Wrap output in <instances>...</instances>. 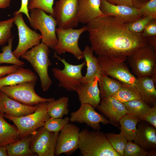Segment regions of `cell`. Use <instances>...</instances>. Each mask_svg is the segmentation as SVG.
<instances>
[{"instance_id":"6da1fadb","label":"cell","mask_w":156,"mask_h":156,"mask_svg":"<svg viewBox=\"0 0 156 156\" xmlns=\"http://www.w3.org/2000/svg\"><path fill=\"white\" fill-rule=\"evenodd\" d=\"M116 17L103 15L87 23L91 49L98 56L126 61L146 42L142 33L133 32Z\"/></svg>"},{"instance_id":"7a4b0ae2","label":"cell","mask_w":156,"mask_h":156,"mask_svg":"<svg viewBox=\"0 0 156 156\" xmlns=\"http://www.w3.org/2000/svg\"><path fill=\"white\" fill-rule=\"evenodd\" d=\"M83 156H121L113 148L105 134L100 130L80 131L79 148Z\"/></svg>"},{"instance_id":"3957f363","label":"cell","mask_w":156,"mask_h":156,"mask_svg":"<svg viewBox=\"0 0 156 156\" xmlns=\"http://www.w3.org/2000/svg\"><path fill=\"white\" fill-rule=\"evenodd\" d=\"M127 60L136 77L149 76L156 81V49L148 42L128 56Z\"/></svg>"},{"instance_id":"277c9868","label":"cell","mask_w":156,"mask_h":156,"mask_svg":"<svg viewBox=\"0 0 156 156\" xmlns=\"http://www.w3.org/2000/svg\"><path fill=\"white\" fill-rule=\"evenodd\" d=\"M49 47L41 42L24 53L21 58L29 62L39 76L42 90L48 91L52 83L48 73V68L52 65L49 58Z\"/></svg>"},{"instance_id":"5b68a950","label":"cell","mask_w":156,"mask_h":156,"mask_svg":"<svg viewBox=\"0 0 156 156\" xmlns=\"http://www.w3.org/2000/svg\"><path fill=\"white\" fill-rule=\"evenodd\" d=\"M30 10L29 21L31 26L40 31L42 37L41 42L54 49L57 41L56 19L52 15L47 14L41 9L35 8Z\"/></svg>"},{"instance_id":"8992f818","label":"cell","mask_w":156,"mask_h":156,"mask_svg":"<svg viewBox=\"0 0 156 156\" xmlns=\"http://www.w3.org/2000/svg\"><path fill=\"white\" fill-rule=\"evenodd\" d=\"M47 103H40L34 112L25 116L15 117L5 113L3 116L14 123L22 138L31 135L37 129L44 126L45 121L50 118L47 112Z\"/></svg>"},{"instance_id":"52a82bcc","label":"cell","mask_w":156,"mask_h":156,"mask_svg":"<svg viewBox=\"0 0 156 156\" xmlns=\"http://www.w3.org/2000/svg\"><path fill=\"white\" fill-rule=\"evenodd\" d=\"M36 82L30 81L14 86H4L0 87V91L12 99L28 106H34L55 99L53 98H44L38 95L35 91Z\"/></svg>"},{"instance_id":"ba28073f","label":"cell","mask_w":156,"mask_h":156,"mask_svg":"<svg viewBox=\"0 0 156 156\" xmlns=\"http://www.w3.org/2000/svg\"><path fill=\"white\" fill-rule=\"evenodd\" d=\"M87 30L86 25L77 29L57 27L56 34L57 41L54 49L55 52L60 55L67 52L73 55L78 60L83 59V52L79 47L78 40L81 34Z\"/></svg>"},{"instance_id":"9c48e42d","label":"cell","mask_w":156,"mask_h":156,"mask_svg":"<svg viewBox=\"0 0 156 156\" xmlns=\"http://www.w3.org/2000/svg\"><path fill=\"white\" fill-rule=\"evenodd\" d=\"M53 57L60 61L64 66L62 70L56 67L52 69L54 77L58 81L59 86L68 91H75L83 76L81 71L86 65L85 61L79 64H72L67 62L64 57L61 58L55 51Z\"/></svg>"},{"instance_id":"30bf717a","label":"cell","mask_w":156,"mask_h":156,"mask_svg":"<svg viewBox=\"0 0 156 156\" xmlns=\"http://www.w3.org/2000/svg\"><path fill=\"white\" fill-rule=\"evenodd\" d=\"M23 14L16 11L13 14L14 24L18 29L19 40L18 45L12 53L18 59L26 51L39 44L42 38L41 34L32 30L27 25Z\"/></svg>"},{"instance_id":"8fae6325","label":"cell","mask_w":156,"mask_h":156,"mask_svg":"<svg viewBox=\"0 0 156 156\" xmlns=\"http://www.w3.org/2000/svg\"><path fill=\"white\" fill-rule=\"evenodd\" d=\"M102 73L122 83L134 85L136 77L129 69L125 61L98 56Z\"/></svg>"},{"instance_id":"7c38bea8","label":"cell","mask_w":156,"mask_h":156,"mask_svg":"<svg viewBox=\"0 0 156 156\" xmlns=\"http://www.w3.org/2000/svg\"><path fill=\"white\" fill-rule=\"evenodd\" d=\"M78 0H58L53 8V16L58 28H73L79 22L77 16Z\"/></svg>"},{"instance_id":"4fadbf2b","label":"cell","mask_w":156,"mask_h":156,"mask_svg":"<svg viewBox=\"0 0 156 156\" xmlns=\"http://www.w3.org/2000/svg\"><path fill=\"white\" fill-rule=\"evenodd\" d=\"M59 133L49 131L43 126L39 128L30 135V148L39 156H54Z\"/></svg>"},{"instance_id":"5bb4252c","label":"cell","mask_w":156,"mask_h":156,"mask_svg":"<svg viewBox=\"0 0 156 156\" xmlns=\"http://www.w3.org/2000/svg\"><path fill=\"white\" fill-rule=\"evenodd\" d=\"M79 127L74 124L68 123L59 133L56 141L55 155L59 156L64 153L71 155L79 148Z\"/></svg>"},{"instance_id":"9a60e30c","label":"cell","mask_w":156,"mask_h":156,"mask_svg":"<svg viewBox=\"0 0 156 156\" xmlns=\"http://www.w3.org/2000/svg\"><path fill=\"white\" fill-rule=\"evenodd\" d=\"M70 121L79 123H85L93 129L99 130L101 129L100 123L104 125L110 124L118 127V125L110 122L103 115L96 112L90 104H81L79 109L71 113Z\"/></svg>"},{"instance_id":"2e32d148","label":"cell","mask_w":156,"mask_h":156,"mask_svg":"<svg viewBox=\"0 0 156 156\" xmlns=\"http://www.w3.org/2000/svg\"><path fill=\"white\" fill-rule=\"evenodd\" d=\"M100 9L104 15L119 18L126 23L133 22L143 16L139 8L111 3L101 0Z\"/></svg>"},{"instance_id":"e0dca14e","label":"cell","mask_w":156,"mask_h":156,"mask_svg":"<svg viewBox=\"0 0 156 156\" xmlns=\"http://www.w3.org/2000/svg\"><path fill=\"white\" fill-rule=\"evenodd\" d=\"M99 78L97 77L92 81L81 82L75 88L81 104H90L96 108L101 101L98 85Z\"/></svg>"},{"instance_id":"ac0fdd59","label":"cell","mask_w":156,"mask_h":156,"mask_svg":"<svg viewBox=\"0 0 156 156\" xmlns=\"http://www.w3.org/2000/svg\"><path fill=\"white\" fill-rule=\"evenodd\" d=\"M96 108L115 124L125 115L129 114L123 103L113 96L101 99Z\"/></svg>"},{"instance_id":"d6986e66","label":"cell","mask_w":156,"mask_h":156,"mask_svg":"<svg viewBox=\"0 0 156 156\" xmlns=\"http://www.w3.org/2000/svg\"><path fill=\"white\" fill-rule=\"evenodd\" d=\"M38 104L33 106L21 104L7 96L0 91V112L7 113L15 117L25 116L34 112Z\"/></svg>"},{"instance_id":"ffe728a7","label":"cell","mask_w":156,"mask_h":156,"mask_svg":"<svg viewBox=\"0 0 156 156\" xmlns=\"http://www.w3.org/2000/svg\"><path fill=\"white\" fill-rule=\"evenodd\" d=\"M134 143L145 150L155 152L156 148V130L153 126L143 123L138 126Z\"/></svg>"},{"instance_id":"44dd1931","label":"cell","mask_w":156,"mask_h":156,"mask_svg":"<svg viewBox=\"0 0 156 156\" xmlns=\"http://www.w3.org/2000/svg\"><path fill=\"white\" fill-rule=\"evenodd\" d=\"M101 0H78L77 16L79 22L87 24L104 15L100 9Z\"/></svg>"},{"instance_id":"7402d4cb","label":"cell","mask_w":156,"mask_h":156,"mask_svg":"<svg viewBox=\"0 0 156 156\" xmlns=\"http://www.w3.org/2000/svg\"><path fill=\"white\" fill-rule=\"evenodd\" d=\"M156 82L150 77L137 78L134 84L140 93L142 100L153 107L156 104Z\"/></svg>"},{"instance_id":"603a6c76","label":"cell","mask_w":156,"mask_h":156,"mask_svg":"<svg viewBox=\"0 0 156 156\" xmlns=\"http://www.w3.org/2000/svg\"><path fill=\"white\" fill-rule=\"evenodd\" d=\"M38 76L30 69L20 66L15 72L0 79V87L12 86L23 82L38 80Z\"/></svg>"},{"instance_id":"cb8c5ba5","label":"cell","mask_w":156,"mask_h":156,"mask_svg":"<svg viewBox=\"0 0 156 156\" xmlns=\"http://www.w3.org/2000/svg\"><path fill=\"white\" fill-rule=\"evenodd\" d=\"M83 52L87 70L86 75L81 79L80 82L91 81L97 77L99 78L102 73L98 59L94 55L93 50L90 47L86 46Z\"/></svg>"},{"instance_id":"d4e9b609","label":"cell","mask_w":156,"mask_h":156,"mask_svg":"<svg viewBox=\"0 0 156 156\" xmlns=\"http://www.w3.org/2000/svg\"><path fill=\"white\" fill-rule=\"evenodd\" d=\"M3 115L0 112V146H6L18 141L21 138L18 129L7 122Z\"/></svg>"},{"instance_id":"484cf974","label":"cell","mask_w":156,"mask_h":156,"mask_svg":"<svg viewBox=\"0 0 156 156\" xmlns=\"http://www.w3.org/2000/svg\"><path fill=\"white\" fill-rule=\"evenodd\" d=\"M30 135L21 138L19 140L6 146L8 156H36L30 148Z\"/></svg>"},{"instance_id":"4316f807","label":"cell","mask_w":156,"mask_h":156,"mask_svg":"<svg viewBox=\"0 0 156 156\" xmlns=\"http://www.w3.org/2000/svg\"><path fill=\"white\" fill-rule=\"evenodd\" d=\"M121 84L119 81L102 73L98 83L101 99L112 96L120 89Z\"/></svg>"},{"instance_id":"83f0119b","label":"cell","mask_w":156,"mask_h":156,"mask_svg":"<svg viewBox=\"0 0 156 156\" xmlns=\"http://www.w3.org/2000/svg\"><path fill=\"white\" fill-rule=\"evenodd\" d=\"M140 119L130 114H127L122 117L119 122L120 125L121 132L128 141L134 140L136 134L137 123L140 122Z\"/></svg>"},{"instance_id":"f1b7e54d","label":"cell","mask_w":156,"mask_h":156,"mask_svg":"<svg viewBox=\"0 0 156 156\" xmlns=\"http://www.w3.org/2000/svg\"><path fill=\"white\" fill-rule=\"evenodd\" d=\"M69 98L64 96L57 100L48 102L47 107L48 114L50 117L62 118L68 114Z\"/></svg>"},{"instance_id":"f546056e","label":"cell","mask_w":156,"mask_h":156,"mask_svg":"<svg viewBox=\"0 0 156 156\" xmlns=\"http://www.w3.org/2000/svg\"><path fill=\"white\" fill-rule=\"evenodd\" d=\"M112 96L122 103L134 100L142 99L134 85L122 83L120 89Z\"/></svg>"},{"instance_id":"4dcf8cb0","label":"cell","mask_w":156,"mask_h":156,"mask_svg":"<svg viewBox=\"0 0 156 156\" xmlns=\"http://www.w3.org/2000/svg\"><path fill=\"white\" fill-rule=\"evenodd\" d=\"M129 114L140 120L148 114L151 107L142 99L134 100L123 103Z\"/></svg>"},{"instance_id":"1f68e13d","label":"cell","mask_w":156,"mask_h":156,"mask_svg":"<svg viewBox=\"0 0 156 156\" xmlns=\"http://www.w3.org/2000/svg\"><path fill=\"white\" fill-rule=\"evenodd\" d=\"M13 38V37H12L9 40L8 44L2 47V52L0 53V64L6 63L24 66L25 63L16 57L12 51Z\"/></svg>"},{"instance_id":"d6a6232c","label":"cell","mask_w":156,"mask_h":156,"mask_svg":"<svg viewBox=\"0 0 156 156\" xmlns=\"http://www.w3.org/2000/svg\"><path fill=\"white\" fill-rule=\"evenodd\" d=\"M105 135L115 150L121 156H123L124 150L128 141L123 133L120 131L118 134L112 133H105Z\"/></svg>"},{"instance_id":"836d02e7","label":"cell","mask_w":156,"mask_h":156,"mask_svg":"<svg viewBox=\"0 0 156 156\" xmlns=\"http://www.w3.org/2000/svg\"><path fill=\"white\" fill-rule=\"evenodd\" d=\"M14 17L0 21V46H4L12 37V29L14 24Z\"/></svg>"},{"instance_id":"e575fe53","label":"cell","mask_w":156,"mask_h":156,"mask_svg":"<svg viewBox=\"0 0 156 156\" xmlns=\"http://www.w3.org/2000/svg\"><path fill=\"white\" fill-rule=\"evenodd\" d=\"M155 153V152L145 150L132 141H128L124 150L123 156H149Z\"/></svg>"},{"instance_id":"d590c367","label":"cell","mask_w":156,"mask_h":156,"mask_svg":"<svg viewBox=\"0 0 156 156\" xmlns=\"http://www.w3.org/2000/svg\"><path fill=\"white\" fill-rule=\"evenodd\" d=\"M70 121V118L68 117L64 118L50 117L45 121L43 127L49 131L59 132Z\"/></svg>"},{"instance_id":"8d00e7d4","label":"cell","mask_w":156,"mask_h":156,"mask_svg":"<svg viewBox=\"0 0 156 156\" xmlns=\"http://www.w3.org/2000/svg\"><path fill=\"white\" fill-rule=\"evenodd\" d=\"M54 0H29L28 8L29 10L38 8L53 16V5Z\"/></svg>"},{"instance_id":"74e56055","label":"cell","mask_w":156,"mask_h":156,"mask_svg":"<svg viewBox=\"0 0 156 156\" xmlns=\"http://www.w3.org/2000/svg\"><path fill=\"white\" fill-rule=\"evenodd\" d=\"M151 16H143L131 23H127L128 29L131 31L137 33H142L148 24L153 19Z\"/></svg>"},{"instance_id":"f35d334b","label":"cell","mask_w":156,"mask_h":156,"mask_svg":"<svg viewBox=\"0 0 156 156\" xmlns=\"http://www.w3.org/2000/svg\"><path fill=\"white\" fill-rule=\"evenodd\" d=\"M139 8L143 16H151L156 18V0H150Z\"/></svg>"},{"instance_id":"ab89813d","label":"cell","mask_w":156,"mask_h":156,"mask_svg":"<svg viewBox=\"0 0 156 156\" xmlns=\"http://www.w3.org/2000/svg\"><path fill=\"white\" fill-rule=\"evenodd\" d=\"M142 33V36L145 39L156 36V18L152 19L146 26Z\"/></svg>"},{"instance_id":"60d3db41","label":"cell","mask_w":156,"mask_h":156,"mask_svg":"<svg viewBox=\"0 0 156 156\" xmlns=\"http://www.w3.org/2000/svg\"><path fill=\"white\" fill-rule=\"evenodd\" d=\"M142 120L148 122L156 128V104L150 107L146 115Z\"/></svg>"},{"instance_id":"b9f144b4","label":"cell","mask_w":156,"mask_h":156,"mask_svg":"<svg viewBox=\"0 0 156 156\" xmlns=\"http://www.w3.org/2000/svg\"><path fill=\"white\" fill-rule=\"evenodd\" d=\"M20 66L12 65L0 66V79L16 71Z\"/></svg>"},{"instance_id":"7bdbcfd3","label":"cell","mask_w":156,"mask_h":156,"mask_svg":"<svg viewBox=\"0 0 156 156\" xmlns=\"http://www.w3.org/2000/svg\"><path fill=\"white\" fill-rule=\"evenodd\" d=\"M29 0H21V4L19 9L16 11L17 13L24 14L26 16L28 20L30 19L28 8Z\"/></svg>"},{"instance_id":"ee69618b","label":"cell","mask_w":156,"mask_h":156,"mask_svg":"<svg viewBox=\"0 0 156 156\" xmlns=\"http://www.w3.org/2000/svg\"><path fill=\"white\" fill-rule=\"evenodd\" d=\"M115 5L137 8L134 0H113Z\"/></svg>"},{"instance_id":"f6af8a7d","label":"cell","mask_w":156,"mask_h":156,"mask_svg":"<svg viewBox=\"0 0 156 156\" xmlns=\"http://www.w3.org/2000/svg\"><path fill=\"white\" fill-rule=\"evenodd\" d=\"M12 0H0V10L5 9L10 7Z\"/></svg>"},{"instance_id":"bcb514c9","label":"cell","mask_w":156,"mask_h":156,"mask_svg":"<svg viewBox=\"0 0 156 156\" xmlns=\"http://www.w3.org/2000/svg\"><path fill=\"white\" fill-rule=\"evenodd\" d=\"M8 156L6 146H0V156Z\"/></svg>"},{"instance_id":"7dc6e473","label":"cell","mask_w":156,"mask_h":156,"mask_svg":"<svg viewBox=\"0 0 156 156\" xmlns=\"http://www.w3.org/2000/svg\"><path fill=\"white\" fill-rule=\"evenodd\" d=\"M149 0H134V1L137 8H140L142 5Z\"/></svg>"},{"instance_id":"c3c4849f","label":"cell","mask_w":156,"mask_h":156,"mask_svg":"<svg viewBox=\"0 0 156 156\" xmlns=\"http://www.w3.org/2000/svg\"><path fill=\"white\" fill-rule=\"evenodd\" d=\"M106 0L108 2H109L111 3L115 4L114 3L113 0Z\"/></svg>"}]
</instances>
